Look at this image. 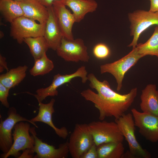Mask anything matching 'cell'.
Segmentation results:
<instances>
[{
	"label": "cell",
	"instance_id": "1",
	"mask_svg": "<svg viewBox=\"0 0 158 158\" xmlns=\"http://www.w3.org/2000/svg\"><path fill=\"white\" fill-rule=\"evenodd\" d=\"M89 86L95 90L97 93L90 89L83 91L81 95L86 100L93 103L98 110L100 121L108 117L117 119L128 110L137 95V88H132L127 94L122 95L112 90L108 81H101L93 73L89 74Z\"/></svg>",
	"mask_w": 158,
	"mask_h": 158
},
{
	"label": "cell",
	"instance_id": "2",
	"mask_svg": "<svg viewBox=\"0 0 158 158\" xmlns=\"http://www.w3.org/2000/svg\"><path fill=\"white\" fill-rule=\"evenodd\" d=\"M115 122L127 141L129 151L127 154L128 157L150 158V153L143 149L137 141L135 134V127L132 114H124L119 118L115 119Z\"/></svg>",
	"mask_w": 158,
	"mask_h": 158
},
{
	"label": "cell",
	"instance_id": "3",
	"mask_svg": "<svg viewBox=\"0 0 158 158\" xmlns=\"http://www.w3.org/2000/svg\"><path fill=\"white\" fill-rule=\"evenodd\" d=\"M142 57L138 53L136 47L127 55L120 59L113 62L101 65L100 73L102 74L109 73L112 75L117 84L116 90L119 91L122 88V82L125 73Z\"/></svg>",
	"mask_w": 158,
	"mask_h": 158
},
{
	"label": "cell",
	"instance_id": "4",
	"mask_svg": "<svg viewBox=\"0 0 158 158\" xmlns=\"http://www.w3.org/2000/svg\"><path fill=\"white\" fill-rule=\"evenodd\" d=\"M88 125L97 146L108 142L123 141V136L115 122H109L103 120L93 121Z\"/></svg>",
	"mask_w": 158,
	"mask_h": 158
},
{
	"label": "cell",
	"instance_id": "5",
	"mask_svg": "<svg viewBox=\"0 0 158 158\" xmlns=\"http://www.w3.org/2000/svg\"><path fill=\"white\" fill-rule=\"evenodd\" d=\"M10 24V35L19 44L26 38L44 36L45 24L38 23L24 16L17 18Z\"/></svg>",
	"mask_w": 158,
	"mask_h": 158
},
{
	"label": "cell",
	"instance_id": "6",
	"mask_svg": "<svg viewBox=\"0 0 158 158\" xmlns=\"http://www.w3.org/2000/svg\"><path fill=\"white\" fill-rule=\"evenodd\" d=\"M27 122L21 121L16 124L12 133V145L7 153L1 154L0 158H7L10 156L18 158L21 155L20 151L33 148L35 139L30 134V125Z\"/></svg>",
	"mask_w": 158,
	"mask_h": 158
},
{
	"label": "cell",
	"instance_id": "7",
	"mask_svg": "<svg viewBox=\"0 0 158 158\" xmlns=\"http://www.w3.org/2000/svg\"><path fill=\"white\" fill-rule=\"evenodd\" d=\"M130 23V35L133 37L131 42L128 47L135 48L141 34L152 25L158 26V12H152L144 10H138L129 13Z\"/></svg>",
	"mask_w": 158,
	"mask_h": 158
},
{
	"label": "cell",
	"instance_id": "8",
	"mask_svg": "<svg viewBox=\"0 0 158 158\" xmlns=\"http://www.w3.org/2000/svg\"><path fill=\"white\" fill-rule=\"evenodd\" d=\"M94 143L88 124H77L68 141L69 152L73 158H81Z\"/></svg>",
	"mask_w": 158,
	"mask_h": 158
},
{
	"label": "cell",
	"instance_id": "9",
	"mask_svg": "<svg viewBox=\"0 0 158 158\" xmlns=\"http://www.w3.org/2000/svg\"><path fill=\"white\" fill-rule=\"evenodd\" d=\"M8 116L4 120L2 118L0 123V150L3 154L7 153L13 143L12 130L16 124L21 121L28 122L38 128L36 124L17 113L16 109L11 107L9 108Z\"/></svg>",
	"mask_w": 158,
	"mask_h": 158
},
{
	"label": "cell",
	"instance_id": "10",
	"mask_svg": "<svg viewBox=\"0 0 158 158\" xmlns=\"http://www.w3.org/2000/svg\"><path fill=\"white\" fill-rule=\"evenodd\" d=\"M57 55L67 61H88L90 57L87 48L80 38L71 40L63 37L56 50Z\"/></svg>",
	"mask_w": 158,
	"mask_h": 158
},
{
	"label": "cell",
	"instance_id": "11",
	"mask_svg": "<svg viewBox=\"0 0 158 158\" xmlns=\"http://www.w3.org/2000/svg\"><path fill=\"white\" fill-rule=\"evenodd\" d=\"M87 74L85 66H82L71 74H56L54 76L52 82L49 86L38 89L36 91V94H31L35 97L39 103L41 102L48 97L57 96L58 94V88L66 83L70 82L75 78H80L82 83H85L88 80Z\"/></svg>",
	"mask_w": 158,
	"mask_h": 158
},
{
	"label": "cell",
	"instance_id": "12",
	"mask_svg": "<svg viewBox=\"0 0 158 158\" xmlns=\"http://www.w3.org/2000/svg\"><path fill=\"white\" fill-rule=\"evenodd\" d=\"M135 125L139 129L140 133L148 141L153 142L158 141V116L140 112L135 108L131 110Z\"/></svg>",
	"mask_w": 158,
	"mask_h": 158
},
{
	"label": "cell",
	"instance_id": "13",
	"mask_svg": "<svg viewBox=\"0 0 158 158\" xmlns=\"http://www.w3.org/2000/svg\"><path fill=\"white\" fill-rule=\"evenodd\" d=\"M35 127H30V132L33 136L35 144L31 150L32 154L36 153L34 158H66L68 157L69 151L68 141L59 146L56 148L53 146L43 142L37 135Z\"/></svg>",
	"mask_w": 158,
	"mask_h": 158
},
{
	"label": "cell",
	"instance_id": "14",
	"mask_svg": "<svg viewBox=\"0 0 158 158\" xmlns=\"http://www.w3.org/2000/svg\"><path fill=\"white\" fill-rule=\"evenodd\" d=\"M52 6L63 37L69 40H74L72 29L76 22L73 14L59 1L54 2Z\"/></svg>",
	"mask_w": 158,
	"mask_h": 158
},
{
	"label": "cell",
	"instance_id": "15",
	"mask_svg": "<svg viewBox=\"0 0 158 158\" xmlns=\"http://www.w3.org/2000/svg\"><path fill=\"white\" fill-rule=\"evenodd\" d=\"M55 100L52 99L48 103H39L38 112L37 115L30 120L33 122L44 123L49 126L54 130L56 133L60 137L66 139L68 135V131L65 127L60 128L56 127L52 120V115L55 112L54 106Z\"/></svg>",
	"mask_w": 158,
	"mask_h": 158
},
{
	"label": "cell",
	"instance_id": "16",
	"mask_svg": "<svg viewBox=\"0 0 158 158\" xmlns=\"http://www.w3.org/2000/svg\"><path fill=\"white\" fill-rule=\"evenodd\" d=\"M47 8L49 16L45 24L44 36L49 48L56 51L60 44L63 36L52 6Z\"/></svg>",
	"mask_w": 158,
	"mask_h": 158
},
{
	"label": "cell",
	"instance_id": "17",
	"mask_svg": "<svg viewBox=\"0 0 158 158\" xmlns=\"http://www.w3.org/2000/svg\"><path fill=\"white\" fill-rule=\"evenodd\" d=\"M24 16L41 24H46L49 16L48 8L34 0H24L19 1Z\"/></svg>",
	"mask_w": 158,
	"mask_h": 158
},
{
	"label": "cell",
	"instance_id": "18",
	"mask_svg": "<svg viewBox=\"0 0 158 158\" xmlns=\"http://www.w3.org/2000/svg\"><path fill=\"white\" fill-rule=\"evenodd\" d=\"M72 11L76 22L79 23L87 13L95 11L98 4L95 0H61L58 1Z\"/></svg>",
	"mask_w": 158,
	"mask_h": 158
},
{
	"label": "cell",
	"instance_id": "19",
	"mask_svg": "<svg viewBox=\"0 0 158 158\" xmlns=\"http://www.w3.org/2000/svg\"><path fill=\"white\" fill-rule=\"evenodd\" d=\"M140 99L142 112L158 116V90L155 85H147L142 90Z\"/></svg>",
	"mask_w": 158,
	"mask_h": 158
},
{
	"label": "cell",
	"instance_id": "20",
	"mask_svg": "<svg viewBox=\"0 0 158 158\" xmlns=\"http://www.w3.org/2000/svg\"><path fill=\"white\" fill-rule=\"evenodd\" d=\"M28 67L26 65L12 68L0 75V83L9 89L18 85L24 79Z\"/></svg>",
	"mask_w": 158,
	"mask_h": 158
},
{
	"label": "cell",
	"instance_id": "21",
	"mask_svg": "<svg viewBox=\"0 0 158 158\" xmlns=\"http://www.w3.org/2000/svg\"><path fill=\"white\" fill-rule=\"evenodd\" d=\"M0 12L4 20L10 23L24 16L19 2L13 0H0Z\"/></svg>",
	"mask_w": 158,
	"mask_h": 158
},
{
	"label": "cell",
	"instance_id": "22",
	"mask_svg": "<svg viewBox=\"0 0 158 158\" xmlns=\"http://www.w3.org/2000/svg\"><path fill=\"white\" fill-rule=\"evenodd\" d=\"M97 147L98 158H121L124 154L122 142H108Z\"/></svg>",
	"mask_w": 158,
	"mask_h": 158
},
{
	"label": "cell",
	"instance_id": "23",
	"mask_svg": "<svg viewBox=\"0 0 158 158\" xmlns=\"http://www.w3.org/2000/svg\"><path fill=\"white\" fill-rule=\"evenodd\" d=\"M23 42L28 46L34 60L43 56L49 49L44 36L26 38L24 39Z\"/></svg>",
	"mask_w": 158,
	"mask_h": 158
},
{
	"label": "cell",
	"instance_id": "24",
	"mask_svg": "<svg viewBox=\"0 0 158 158\" xmlns=\"http://www.w3.org/2000/svg\"><path fill=\"white\" fill-rule=\"evenodd\" d=\"M136 47L138 53L143 57L151 55L158 58V26L155 28L152 35L145 42L138 44Z\"/></svg>",
	"mask_w": 158,
	"mask_h": 158
},
{
	"label": "cell",
	"instance_id": "25",
	"mask_svg": "<svg viewBox=\"0 0 158 158\" xmlns=\"http://www.w3.org/2000/svg\"><path fill=\"white\" fill-rule=\"evenodd\" d=\"M34 61V65L29 71L30 75L33 76L46 74L54 68L53 62L47 57L46 54Z\"/></svg>",
	"mask_w": 158,
	"mask_h": 158
},
{
	"label": "cell",
	"instance_id": "26",
	"mask_svg": "<svg viewBox=\"0 0 158 158\" xmlns=\"http://www.w3.org/2000/svg\"><path fill=\"white\" fill-rule=\"evenodd\" d=\"M93 53L95 56L98 59L107 58L110 54V51L105 44L100 43L96 44L93 49Z\"/></svg>",
	"mask_w": 158,
	"mask_h": 158
},
{
	"label": "cell",
	"instance_id": "27",
	"mask_svg": "<svg viewBox=\"0 0 158 158\" xmlns=\"http://www.w3.org/2000/svg\"><path fill=\"white\" fill-rule=\"evenodd\" d=\"M10 89L0 83V101L2 104L6 108H9L8 97Z\"/></svg>",
	"mask_w": 158,
	"mask_h": 158
},
{
	"label": "cell",
	"instance_id": "28",
	"mask_svg": "<svg viewBox=\"0 0 158 158\" xmlns=\"http://www.w3.org/2000/svg\"><path fill=\"white\" fill-rule=\"evenodd\" d=\"M97 147L94 143L81 158H98Z\"/></svg>",
	"mask_w": 158,
	"mask_h": 158
},
{
	"label": "cell",
	"instance_id": "29",
	"mask_svg": "<svg viewBox=\"0 0 158 158\" xmlns=\"http://www.w3.org/2000/svg\"><path fill=\"white\" fill-rule=\"evenodd\" d=\"M5 70H6L7 71H9L7 62L6 61V58L0 54V73H2Z\"/></svg>",
	"mask_w": 158,
	"mask_h": 158
},
{
	"label": "cell",
	"instance_id": "30",
	"mask_svg": "<svg viewBox=\"0 0 158 158\" xmlns=\"http://www.w3.org/2000/svg\"><path fill=\"white\" fill-rule=\"evenodd\" d=\"M150 6L149 11L152 12H158V0H149Z\"/></svg>",
	"mask_w": 158,
	"mask_h": 158
},
{
	"label": "cell",
	"instance_id": "31",
	"mask_svg": "<svg viewBox=\"0 0 158 158\" xmlns=\"http://www.w3.org/2000/svg\"><path fill=\"white\" fill-rule=\"evenodd\" d=\"M41 3L47 8L52 6L53 3L55 1H60L61 0H34Z\"/></svg>",
	"mask_w": 158,
	"mask_h": 158
},
{
	"label": "cell",
	"instance_id": "32",
	"mask_svg": "<svg viewBox=\"0 0 158 158\" xmlns=\"http://www.w3.org/2000/svg\"><path fill=\"white\" fill-rule=\"evenodd\" d=\"M13 0L17 1H22L24 0Z\"/></svg>",
	"mask_w": 158,
	"mask_h": 158
}]
</instances>
